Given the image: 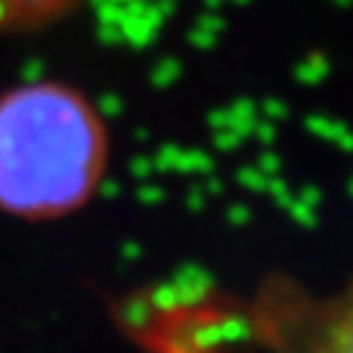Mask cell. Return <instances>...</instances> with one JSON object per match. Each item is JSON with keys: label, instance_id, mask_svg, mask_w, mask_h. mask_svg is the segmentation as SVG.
<instances>
[{"label": "cell", "instance_id": "cell-1", "mask_svg": "<svg viewBox=\"0 0 353 353\" xmlns=\"http://www.w3.org/2000/svg\"><path fill=\"white\" fill-rule=\"evenodd\" d=\"M109 128L83 92L31 81L0 95V212L42 223L83 209L109 167Z\"/></svg>", "mask_w": 353, "mask_h": 353}, {"label": "cell", "instance_id": "cell-3", "mask_svg": "<svg viewBox=\"0 0 353 353\" xmlns=\"http://www.w3.org/2000/svg\"><path fill=\"white\" fill-rule=\"evenodd\" d=\"M81 0H0V34L31 31L70 14Z\"/></svg>", "mask_w": 353, "mask_h": 353}, {"label": "cell", "instance_id": "cell-2", "mask_svg": "<svg viewBox=\"0 0 353 353\" xmlns=\"http://www.w3.org/2000/svg\"><path fill=\"white\" fill-rule=\"evenodd\" d=\"M270 353H353V279L314 295L292 281H270L250 306Z\"/></svg>", "mask_w": 353, "mask_h": 353}]
</instances>
